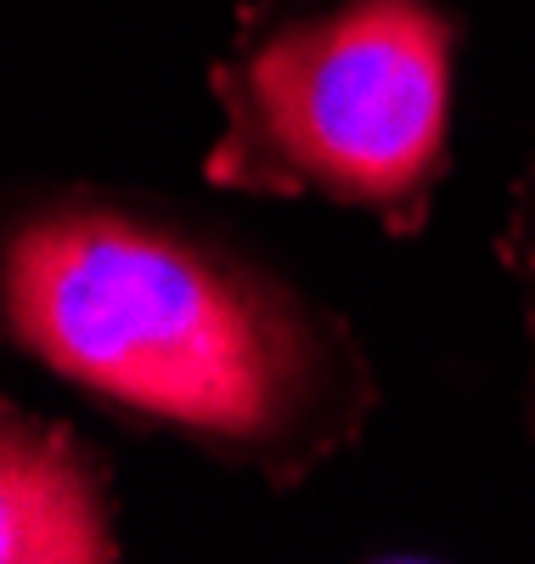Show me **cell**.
Here are the masks:
<instances>
[{
    "label": "cell",
    "instance_id": "6da1fadb",
    "mask_svg": "<svg viewBox=\"0 0 535 564\" xmlns=\"http://www.w3.org/2000/svg\"><path fill=\"white\" fill-rule=\"evenodd\" d=\"M7 327L68 384L220 452L299 463L350 417L345 345L242 254L124 204L12 226Z\"/></svg>",
    "mask_w": 535,
    "mask_h": 564
},
{
    "label": "cell",
    "instance_id": "7a4b0ae2",
    "mask_svg": "<svg viewBox=\"0 0 535 564\" xmlns=\"http://www.w3.org/2000/svg\"><path fill=\"white\" fill-rule=\"evenodd\" d=\"M215 85V181L417 226L451 124V34L434 0H310L242 40Z\"/></svg>",
    "mask_w": 535,
    "mask_h": 564
},
{
    "label": "cell",
    "instance_id": "3957f363",
    "mask_svg": "<svg viewBox=\"0 0 535 564\" xmlns=\"http://www.w3.org/2000/svg\"><path fill=\"white\" fill-rule=\"evenodd\" d=\"M0 468V558H113L90 463L63 430H40L7 412Z\"/></svg>",
    "mask_w": 535,
    "mask_h": 564
}]
</instances>
